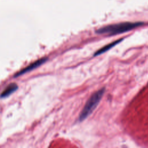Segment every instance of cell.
I'll list each match as a JSON object with an SVG mask.
<instances>
[{
	"label": "cell",
	"instance_id": "5",
	"mask_svg": "<svg viewBox=\"0 0 148 148\" xmlns=\"http://www.w3.org/2000/svg\"><path fill=\"white\" fill-rule=\"evenodd\" d=\"M123 40V38H121V39H119L118 40H116L106 46H105L104 47H103L102 48L100 49L99 50H97L94 54V56L95 57V56H98L101 54H103V53L107 51L108 50H109V49H110L111 48H112L113 47H114V46H116V45H117L118 43H119L120 42H121V41H122Z\"/></svg>",
	"mask_w": 148,
	"mask_h": 148
},
{
	"label": "cell",
	"instance_id": "1",
	"mask_svg": "<svg viewBox=\"0 0 148 148\" xmlns=\"http://www.w3.org/2000/svg\"><path fill=\"white\" fill-rule=\"evenodd\" d=\"M143 24V23L141 22H123L113 24L98 28L95 31V33L97 34H108L109 36L115 35L128 32Z\"/></svg>",
	"mask_w": 148,
	"mask_h": 148
},
{
	"label": "cell",
	"instance_id": "3",
	"mask_svg": "<svg viewBox=\"0 0 148 148\" xmlns=\"http://www.w3.org/2000/svg\"><path fill=\"white\" fill-rule=\"evenodd\" d=\"M47 59L48 58L47 57H43V58H40V59L34 61L32 64H29V65L27 66L24 68H23L21 70H20L19 72L16 73L14 74V75L13 76V77H18V76H20L21 75H23L25 74L27 72H29L34 70V69L39 67V66H40L41 65L44 64L45 62H46L47 61Z\"/></svg>",
	"mask_w": 148,
	"mask_h": 148
},
{
	"label": "cell",
	"instance_id": "4",
	"mask_svg": "<svg viewBox=\"0 0 148 148\" xmlns=\"http://www.w3.org/2000/svg\"><path fill=\"white\" fill-rule=\"evenodd\" d=\"M18 88V86L15 83H11L9 84L2 92L1 94V98H5L8 97L13 92H15Z\"/></svg>",
	"mask_w": 148,
	"mask_h": 148
},
{
	"label": "cell",
	"instance_id": "2",
	"mask_svg": "<svg viewBox=\"0 0 148 148\" xmlns=\"http://www.w3.org/2000/svg\"><path fill=\"white\" fill-rule=\"evenodd\" d=\"M105 88L103 87L91 95L79 114L78 119L79 121H82L85 120L93 112V110L98 105L105 92Z\"/></svg>",
	"mask_w": 148,
	"mask_h": 148
}]
</instances>
